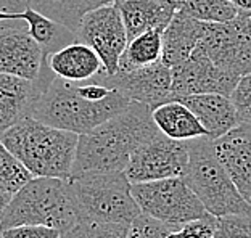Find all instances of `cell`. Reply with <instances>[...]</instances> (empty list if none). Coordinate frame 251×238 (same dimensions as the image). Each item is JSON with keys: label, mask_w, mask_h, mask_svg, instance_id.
Masks as SVG:
<instances>
[{"label": "cell", "mask_w": 251, "mask_h": 238, "mask_svg": "<svg viewBox=\"0 0 251 238\" xmlns=\"http://www.w3.org/2000/svg\"><path fill=\"white\" fill-rule=\"evenodd\" d=\"M233 7L238 10V13L251 16V0H230Z\"/></svg>", "instance_id": "33"}, {"label": "cell", "mask_w": 251, "mask_h": 238, "mask_svg": "<svg viewBox=\"0 0 251 238\" xmlns=\"http://www.w3.org/2000/svg\"><path fill=\"white\" fill-rule=\"evenodd\" d=\"M179 225H169L151 216L140 213L132 222L129 224L126 238H168L169 234Z\"/></svg>", "instance_id": "27"}, {"label": "cell", "mask_w": 251, "mask_h": 238, "mask_svg": "<svg viewBox=\"0 0 251 238\" xmlns=\"http://www.w3.org/2000/svg\"><path fill=\"white\" fill-rule=\"evenodd\" d=\"M187 142L169 139L159 132L134 150L124 174L130 184L182 177L187 169Z\"/></svg>", "instance_id": "9"}, {"label": "cell", "mask_w": 251, "mask_h": 238, "mask_svg": "<svg viewBox=\"0 0 251 238\" xmlns=\"http://www.w3.org/2000/svg\"><path fill=\"white\" fill-rule=\"evenodd\" d=\"M29 2L27 0H0V13H15L23 11Z\"/></svg>", "instance_id": "32"}, {"label": "cell", "mask_w": 251, "mask_h": 238, "mask_svg": "<svg viewBox=\"0 0 251 238\" xmlns=\"http://www.w3.org/2000/svg\"><path fill=\"white\" fill-rule=\"evenodd\" d=\"M0 21H21L27 27V32L31 34L45 55H50L60 50L65 45L71 44L76 39V32L71 31L61 23L55 21L49 16L42 15L41 11L27 7L23 11H15V13H0Z\"/></svg>", "instance_id": "20"}, {"label": "cell", "mask_w": 251, "mask_h": 238, "mask_svg": "<svg viewBox=\"0 0 251 238\" xmlns=\"http://www.w3.org/2000/svg\"><path fill=\"white\" fill-rule=\"evenodd\" d=\"M79 220L130 224L142 213L124 172H81L68 179Z\"/></svg>", "instance_id": "5"}, {"label": "cell", "mask_w": 251, "mask_h": 238, "mask_svg": "<svg viewBox=\"0 0 251 238\" xmlns=\"http://www.w3.org/2000/svg\"><path fill=\"white\" fill-rule=\"evenodd\" d=\"M10 200H11V195L5 193L3 190H0V220L3 217V213H5V209H7Z\"/></svg>", "instance_id": "34"}, {"label": "cell", "mask_w": 251, "mask_h": 238, "mask_svg": "<svg viewBox=\"0 0 251 238\" xmlns=\"http://www.w3.org/2000/svg\"><path fill=\"white\" fill-rule=\"evenodd\" d=\"M79 222L68 179L32 177L26 185L11 195L0 230L16 225H45L61 234Z\"/></svg>", "instance_id": "4"}, {"label": "cell", "mask_w": 251, "mask_h": 238, "mask_svg": "<svg viewBox=\"0 0 251 238\" xmlns=\"http://www.w3.org/2000/svg\"><path fill=\"white\" fill-rule=\"evenodd\" d=\"M218 217L206 213L203 217L179 225L169 234L168 238H214Z\"/></svg>", "instance_id": "29"}, {"label": "cell", "mask_w": 251, "mask_h": 238, "mask_svg": "<svg viewBox=\"0 0 251 238\" xmlns=\"http://www.w3.org/2000/svg\"><path fill=\"white\" fill-rule=\"evenodd\" d=\"M79 135L44 124L32 116L0 134V142L34 177L70 179Z\"/></svg>", "instance_id": "3"}, {"label": "cell", "mask_w": 251, "mask_h": 238, "mask_svg": "<svg viewBox=\"0 0 251 238\" xmlns=\"http://www.w3.org/2000/svg\"><path fill=\"white\" fill-rule=\"evenodd\" d=\"M161 31L151 29L130 39L119 58L118 71H130L161 61L163 41Z\"/></svg>", "instance_id": "22"}, {"label": "cell", "mask_w": 251, "mask_h": 238, "mask_svg": "<svg viewBox=\"0 0 251 238\" xmlns=\"http://www.w3.org/2000/svg\"><path fill=\"white\" fill-rule=\"evenodd\" d=\"M188 163L182 179L216 217L229 214H250L251 206L238 193L214 150V140L198 137L187 140Z\"/></svg>", "instance_id": "6"}, {"label": "cell", "mask_w": 251, "mask_h": 238, "mask_svg": "<svg viewBox=\"0 0 251 238\" xmlns=\"http://www.w3.org/2000/svg\"><path fill=\"white\" fill-rule=\"evenodd\" d=\"M52 76L49 65H45L37 81L0 72V134L32 116L34 105Z\"/></svg>", "instance_id": "14"}, {"label": "cell", "mask_w": 251, "mask_h": 238, "mask_svg": "<svg viewBox=\"0 0 251 238\" xmlns=\"http://www.w3.org/2000/svg\"><path fill=\"white\" fill-rule=\"evenodd\" d=\"M129 103L118 90L100 82H71L53 74L34 105L32 118L81 135L116 116Z\"/></svg>", "instance_id": "1"}, {"label": "cell", "mask_w": 251, "mask_h": 238, "mask_svg": "<svg viewBox=\"0 0 251 238\" xmlns=\"http://www.w3.org/2000/svg\"><path fill=\"white\" fill-rule=\"evenodd\" d=\"M3 238H60L61 232L45 225H16V227L3 229Z\"/></svg>", "instance_id": "31"}, {"label": "cell", "mask_w": 251, "mask_h": 238, "mask_svg": "<svg viewBox=\"0 0 251 238\" xmlns=\"http://www.w3.org/2000/svg\"><path fill=\"white\" fill-rule=\"evenodd\" d=\"M47 55L18 21H0V72L29 81L41 77Z\"/></svg>", "instance_id": "12"}, {"label": "cell", "mask_w": 251, "mask_h": 238, "mask_svg": "<svg viewBox=\"0 0 251 238\" xmlns=\"http://www.w3.org/2000/svg\"><path fill=\"white\" fill-rule=\"evenodd\" d=\"M208 58L240 79L251 72V16L238 13L227 23H204L198 44Z\"/></svg>", "instance_id": "8"}, {"label": "cell", "mask_w": 251, "mask_h": 238, "mask_svg": "<svg viewBox=\"0 0 251 238\" xmlns=\"http://www.w3.org/2000/svg\"><path fill=\"white\" fill-rule=\"evenodd\" d=\"M173 98L192 94H222L230 97L238 77L219 70L201 48H195L180 65L171 68Z\"/></svg>", "instance_id": "13"}, {"label": "cell", "mask_w": 251, "mask_h": 238, "mask_svg": "<svg viewBox=\"0 0 251 238\" xmlns=\"http://www.w3.org/2000/svg\"><path fill=\"white\" fill-rule=\"evenodd\" d=\"M193 111L209 139H219L240 124L230 97L222 94H192L174 97Z\"/></svg>", "instance_id": "17"}, {"label": "cell", "mask_w": 251, "mask_h": 238, "mask_svg": "<svg viewBox=\"0 0 251 238\" xmlns=\"http://www.w3.org/2000/svg\"><path fill=\"white\" fill-rule=\"evenodd\" d=\"M47 65L55 76L71 82L92 81L105 71L100 56L87 44L74 41L47 56Z\"/></svg>", "instance_id": "18"}, {"label": "cell", "mask_w": 251, "mask_h": 238, "mask_svg": "<svg viewBox=\"0 0 251 238\" xmlns=\"http://www.w3.org/2000/svg\"><path fill=\"white\" fill-rule=\"evenodd\" d=\"M76 39L95 50L106 74H115L118 71L119 58L127 45V32L115 3L87 11L76 29Z\"/></svg>", "instance_id": "10"}, {"label": "cell", "mask_w": 251, "mask_h": 238, "mask_svg": "<svg viewBox=\"0 0 251 238\" xmlns=\"http://www.w3.org/2000/svg\"><path fill=\"white\" fill-rule=\"evenodd\" d=\"M214 238H251V213L218 217Z\"/></svg>", "instance_id": "28"}, {"label": "cell", "mask_w": 251, "mask_h": 238, "mask_svg": "<svg viewBox=\"0 0 251 238\" xmlns=\"http://www.w3.org/2000/svg\"><path fill=\"white\" fill-rule=\"evenodd\" d=\"M230 100L235 106L237 116L242 124L251 126V72L240 77L235 89L230 94Z\"/></svg>", "instance_id": "30"}, {"label": "cell", "mask_w": 251, "mask_h": 238, "mask_svg": "<svg viewBox=\"0 0 251 238\" xmlns=\"http://www.w3.org/2000/svg\"><path fill=\"white\" fill-rule=\"evenodd\" d=\"M151 119L161 134L174 140H193L208 137L206 129L193 111L179 100H169L151 108Z\"/></svg>", "instance_id": "21"}, {"label": "cell", "mask_w": 251, "mask_h": 238, "mask_svg": "<svg viewBox=\"0 0 251 238\" xmlns=\"http://www.w3.org/2000/svg\"><path fill=\"white\" fill-rule=\"evenodd\" d=\"M156 134L150 106L130 101L116 116L79 135L73 174L124 172L134 150Z\"/></svg>", "instance_id": "2"}, {"label": "cell", "mask_w": 251, "mask_h": 238, "mask_svg": "<svg viewBox=\"0 0 251 238\" xmlns=\"http://www.w3.org/2000/svg\"><path fill=\"white\" fill-rule=\"evenodd\" d=\"M203 24V21L192 18L184 11H176L173 20L161 34L163 63L169 68H174L185 61L201 41Z\"/></svg>", "instance_id": "19"}, {"label": "cell", "mask_w": 251, "mask_h": 238, "mask_svg": "<svg viewBox=\"0 0 251 238\" xmlns=\"http://www.w3.org/2000/svg\"><path fill=\"white\" fill-rule=\"evenodd\" d=\"M130 191L142 213L169 225H182L208 213L182 177L130 184Z\"/></svg>", "instance_id": "7"}, {"label": "cell", "mask_w": 251, "mask_h": 238, "mask_svg": "<svg viewBox=\"0 0 251 238\" xmlns=\"http://www.w3.org/2000/svg\"><path fill=\"white\" fill-rule=\"evenodd\" d=\"M32 177L29 169L0 142V190L15 195Z\"/></svg>", "instance_id": "25"}, {"label": "cell", "mask_w": 251, "mask_h": 238, "mask_svg": "<svg viewBox=\"0 0 251 238\" xmlns=\"http://www.w3.org/2000/svg\"><path fill=\"white\" fill-rule=\"evenodd\" d=\"M0 238H3V235H2V232H0Z\"/></svg>", "instance_id": "35"}, {"label": "cell", "mask_w": 251, "mask_h": 238, "mask_svg": "<svg viewBox=\"0 0 251 238\" xmlns=\"http://www.w3.org/2000/svg\"><path fill=\"white\" fill-rule=\"evenodd\" d=\"M129 224H101L94 220H79L60 238H126Z\"/></svg>", "instance_id": "26"}, {"label": "cell", "mask_w": 251, "mask_h": 238, "mask_svg": "<svg viewBox=\"0 0 251 238\" xmlns=\"http://www.w3.org/2000/svg\"><path fill=\"white\" fill-rule=\"evenodd\" d=\"M113 3L123 16L127 42L145 31L163 32L179 10L176 0H115Z\"/></svg>", "instance_id": "16"}, {"label": "cell", "mask_w": 251, "mask_h": 238, "mask_svg": "<svg viewBox=\"0 0 251 238\" xmlns=\"http://www.w3.org/2000/svg\"><path fill=\"white\" fill-rule=\"evenodd\" d=\"M180 11L203 23H227L238 15L230 0H176Z\"/></svg>", "instance_id": "24"}, {"label": "cell", "mask_w": 251, "mask_h": 238, "mask_svg": "<svg viewBox=\"0 0 251 238\" xmlns=\"http://www.w3.org/2000/svg\"><path fill=\"white\" fill-rule=\"evenodd\" d=\"M214 150L238 193L251 206V126L240 122L214 139Z\"/></svg>", "instance_id": "15"}, {"label": "cell", "mask_w": 251, "mask_h": 238, "mask_svg": "<svg viewBox=\"0 0 251 238\" xmlns=\"http://www.w3.org/2000/svg\"><path fill=\"white\" fill-rule=\"evenodd\" d=\"M92 81L115 89L127 100L148 105L150 108L173 100V74L163 61L130 71H116L115 74L103 71Z\"/></svg>", "instance_id": "11"}, {"label": "cell", "mask_w": 251, "mask_h": 238, "mask_svg": "<svg viewBox=\"0 0 251 238\" xmlns=\"http://www.w3.org/2000/svg\"><path fill=\"white\" fill-rule=\"evenodd\" d=\"M27 2L34 10L41 11L42 15L76 32L79 23L87 11L101 5L113 3L115 0H27Z\"/></svg>", "instance_id": "23"}]
</instances>
